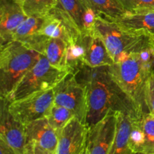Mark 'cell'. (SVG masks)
I'll list each match as a JSON object with an SVG mask.
<instances>
[{
    "mask_svg": "<svg viewBox=\"0 0 154 154\" xmlns=\"http://www.w3.org/2000/svg\"><path fill=\"white\" fill-rule=\"evenodd\" d=\"M45 16L28 17L14 32L12 41H17L26 46L29 45L38 36L42 35L40 30L45 22Z\"/></svg>",
    "mask_w": 154,
    "mask_h": 154,
    "instance_id": "cell-18",
    "label": "cell"
},
{
    "mask_svg": "<svg viewBox=\"0 0 154 154\" xmlns=\"http://www.w3.org/2000/svg\"><path fill=\"white\" fill-rule=\"evenodd\" d=\"M68 44L62 39L52 38L42 35L33 45L32 50L45 56L49 63L60 70L69 72L66 61Z\"/></svg>",
    "mask_w": 154,
    "mask_h": 154,
    "instance_id": "cell-15",
    "label": "cell"
},
{
    "mask_svg": "<svg viewBox=\"0 0 154 154\" xmlns=\"http://www.w3.org/2000/svg\"><path fill=\"white\" fill-rule=\"evenodd\" d=\"M115 114L117 129L109 154H134L129 147V138L132 119L135 117L121 112H115Z\"/></svg>",
    "mask_w": 154,
    "mask_h": 154,
    "instance_id": "cell-17",
    "label": "cell"
},
{
    "mask_svg": "<svg viewBox=\"0 0 154 154\" xmlns=\"http://www.w3.org/2000/svg\"><path fill=\"white\" fill-rule=\"evenodd\" d=\"M42 54L17 41L1 46L0 95L8 99L26 74L38 63Z\"/></svg>",
    "mask_w": 154,
    "mask_h": 154,
    "instance_id": "cell-2",
    "label": "cell"
},
{
    "mask_svg": "<svg viewBox=\"0 0 154 154\" xmlns=\"http://www.w3.org/2000/svg\"><path fill=\"white\" fill-rule=\"evenodd\" d=\"M95 31L102 38L114 63H118L150 45L149 37L129 32L110 18L98 14Z\"/></svg>",
    "mask_w": 154,
    "mask_h": 154,
    "instance_id": "cell-4",
    "label": "cell"
},
{
    "mask_svg": "<svg viewBox=\"0 0 154 154\" xmlns=\"http://www.w3.org/2000/svg\"><path fill=\"white\" fill-rule=\"evenodd\" d=\"M87 8L94 11L97 14L111 20L123 16L126 11L116 0H83Z\"/></svg>",
    "mask_w": 154,
    "mask_h": 154,
    "instance_id": "cell-20",
    "label": "cell"
},
{
    "mask_svg": "<svg viewBox=\"0 0 154 154\" xmlns=\"http://www.w3.org/2000/svg\"><path fill=\"white\" fill-rule=\"evenodd\" d=\"M79 41L84 50V65L96 68L110 66L114 63L103 41L96 31L81 34Z\"/></svg>",
    "mask_w": 154,
    "mask_h": 154,
    "instance_id": "cell-13",
    "label": "cell"
},
{
    "mask_svg": "<svg viewBox=\"0 0 154 154\" xmlns=\"http://www.w3.org/2000/svg\"><path fill=\"white\" fill-rule=\"evenodd\" d=\"M149 43H150V45L152 47V48L154 50V34L149 36Z\"/></svg>",
    "mask_w": 154,
    "mask_h": 154,
    "instance_id": "cell-28",
    "label": "cell"
},
{
    "mask_svg": "<svg viewBox=\"0 0 154 154\" xmlns=\"http://www.w3.org/2000/svg\"><path fill=\"white\" fill-rule=\"evenodd\" d=\"M53 90L54 103L70 110L85 124L87 114V89L78 81L75 74L69 72Z\"/></svg>",
    "mask_w": 154,
    "mask_h": 154,
    "instance_id": "cell-6",
    "label": "cell"
},
{
    "mask_svg": "<svg viewBox=\"0 0 154 154\" xmlns=\"http://www.w3.org/2000/svg\"><path fill=\"white\" fill-rule=\"evenodd\" d=\"M25 154H55L32 143H26Z\"/></svg>",
    "mask_w": 154,
    "mask_h": 154,
    "instance_id": "cell-26",
    "label": "cell"
},
{
    "mask_svg": "<svg viewBox=\"0 0 154 154\" xmlns=\"http://www.w3.org/2000/svg\"><path fill=\"white\" fill-rule=\"evenodd\" d=\"M113 20L129 32L148 37L154 34V9L126 12L123 16Z\"/></svg>",
    "mask_w": 154,
    "mask_h": 154,
    "instance_id": "cell-16",
    "label": "cell"
},
{
    "mask_svg": "<svg viewBox=\"0 0 154 154\" xmlns=\"http://www.w3.org/2000/svg\"><path fill=\"white\" fill-rule=\"evenodd\" d=\"M26 143L35 144L48 151L56 153L59 132L49 123L46 117L25 125Z\"/></svg>",
    "mask_w": 154,
    "mask_h": 154,
    "instance_id": "cell-14",
    "label": "cell"
},
{
    "mask_svg": "<svg viewBox=\"0 0 154 154\" xmlns=\"http://www.w3.org/2000/svg\"><path fill=\"white\" fill-rule=\"evenodd\" d=\"M54 103V90L37 92L10 102L8 109L11 115L23 125L46 117Z\"/></svg>",
    "mask_w": 154,
    "mask_h": 154,
    "instance_id": "cell-7",
    "label": "cell"
},
{
    "mask_svg": "<svg viewBox=\"0 0 154 154\" xmlns=\"http://www.w3.org/2000/svg\"><path fill=\"white\" fill-rule=\"evenodd\" d=\"M81 154H89V151H88V149H87V146L85 147V148H84V150H83V152L81 153Z\"/></svg>",
    "mask_w": 154,
    "mask_h": 154,
    "instance_id": "cell-29",
    "label": "cell"
},
{
    "mask_svg": "<svg viewBox=\"0 0 154 154\" xmlns=\"http://www.w3.org/2000/svg\"><path fill=\"white\" fill-rule=\"evenodd\" d=\"M0 153L1 154H16L11 147L0 138Z\"/></svg>",
    "mask_w": 154,
    "mask_h": 154,
    "instance_id": "cell-27",
    "label": "cell"
},
{
    "mask_svg": "<svg viewBox=\"0 0 154 154\" xmlns=\"http://www.w3.org/2000/svg\"><path fill=\"white\" fill-rule=\"evenodd\" d=\"M88 129L76 117L59 132L55 154H81L87 144Z\"/></svg>",
    "mask_w": 154,
    "mask_h": 154,
    "instance_id": "cell-11",
    "label": "cell"
},
{
    "mask_svg": "<svg viewBox=\"0 0 154 154\" xmlns=\"http://www.w3.org/2000/svg\"><path fill=\"white\" fill-rule=\"evenodd\" d=\"M69 73L53 66L45 56L41 55L38 63L26 74L7 99L12 102L37 92L54 89Z\"/></svg>",
    "mask_w": 154,
    "mask_h": 154,
    "instance_id": "cell-5",
    "label": "cell"
},
{
    "mask_svg": "<svg viewBox=\"0 0 154 154\" xmlns=\"http://www.w3.org/2000/svg\"><path fill=\"white\" fill-rule=\"evenodd\" d=\"M57 6L63 11L73 22L81 34L84 33V21L89 8L83 0H57Z\"/></svg>",
    "mask_w": 154,
    "mask_h": 154,
    "instance_id": "cell-19",
    "label": "cell"
},
{
    "mask_svg": "<svg viewBox=\"0 0 154 154\" xmlns=\"http://www.w3.org/2000/svg\"><path fill=\"white\" fill-rule=\"evenodd\" d=\"M40 33L48 38L62 39L68 45L76 42L81 35L70 18L57 5L45 16Z\"/></svg>",
    "mask_w": 154,
    "mask_h": 154,
    "instance_id": "cell-10",
    "label": "cell"
},
{
    "mask_svg": "<svg viewBox=\"0 0 154 154\" xmlns=\"http://www.w3.org/2000/svg\"><path fill=\"white\" fill-rule=\"evenodd\" d=\"M113 79L130 98L138 115L149 113L145 103V85L147 78L153 71L140 60L137 53H133L118 63L108 66Z\"/></svg>",
    "mask_w": 154,
    "mask_h": 154,
    "instance_id": "cell-3",
    "label": "cell"
},
{
    "mask_svg": "<svg viewBox=\"0 0 154 154\" xmlns=\"http://www.w3.org/2000/svg\"><path fill=\"white\" fill-rule=\"evenodd\" d=\"M145 103L148 112L154 117V72L150 73L146 81Z\"/></svg>",
    "mask_w": 154,
    "mask_h": 154,
    "instance_id": "cell-25",
    "label": "cell"
},
{
    "mask_svg": "<svg viewBox=\"0 0 154 154\" xmlns=\"http://www.w3.org/2000/svg\"><path fill=\"white\" fill-rule=\"evenodd\" d=\"M27 17L17 0H0L1 46L11 42L14 32Z\"/></svg>",
    "mask_w": 154,
    "mask_h": 154,
    "instance_id": "cell-12",
    "label": "cell"
},
{
    "mask_svg": "<svg viewBox=\"0 0 154 154\" xmlns=\"http://www.w3.org/2000/svg\"><path fill=\"white\" fill-rule=\"evenodd\" d=\"M139 123L144 134L141 153L154 154V117L150 113H144L139 116Z\"/></svg>",
    "mask_w": 154,
    "mask_h": 154,
    "instance_id": "cell-22",
    "label": "cell"
},
{
    "mask_svg": "<svg viewBox=\"0 0 154 154\" xmlns=\"http://www.w3.org/2000/svg\"><path fill=\"white\" fill-rule=\"evenodd\" d=\"M10 101L1 97L0 138L13 148L16 154H25L26 146L25 125L17 120L8 109Z\"/></svg>",
    "mask_w": 154,
    "mask_h": 154,
    "instance_id": "cell-8",
    "label": "cell"
},
{
    "mask_svg": "<svg viewBox=\"0 0 154 154\" xmlns=\"http://www.w3.org/2000/svg\"><path fill=\"white\" fill-rule=\"evenodd\" d=\"M75 75L87 89V114L85 124L87 129L111 112L139 117L130 98L112 78L108 66L92 68L83 65Z\"/></svg>",
    "mask_w": 154,
    "mask_h": 154,
    "instance_id": "cell-1",
    "label": "cell"
},
{
    "mask_svg": "<svg viewBox=\"0 0 154 154\" xmlns=\"http://www.w3.org/2000/svg\"><path fill=\"white\" fill-rule=\"evenodd\" d=\"M27 17L45 16L57 7V0H17Z\"/></svg>",
    "mask_w": 154,
    "mask_h": 154,
    "instance_id": "cell-21",
    "label": "cell"
},
{
    "mask_svg": "<svg viewBox=\"0 0 154 154\" xmlns=\"http://www.w3.org/2000/svg\"><path fill=\"white\" fill-rule=\"evenodd\" d=\"M117 129V117L111 112L88 129L87 146L89 154H109Z\"/></svg>",
    "mask_w": 154,
    "mask_h": 154,
    "instance_id": "cell-9",
    "label": "cell"
},
{
    "mask_svg": "<svg viewBox=\"0 0 154 154\" xmlns=\"http://www.w3.org/2000/svg\"><path fill=\"white\" fill-rule=\"evenodd\" d=\"M75 117V115L70 110L54 103L47 114L46 118L50 124L59 132Z\"/></svg>",
    "mask_w": 154,
    "mask_h": 154,
    "instance_id": "cell-23",
    "label": "cell"
},
{
    "mask_svg": "<svg viewBox=\"0 0 154 154\" xmlns=\"http://www.w3.org/2000/svg\"><path fill=\"white\" fill-rule=\"evenodd\" d=\"M126 12L154 9V0H116Z\"/></svg>",
    "mask_w": 154,
    "mask_h": 154,
    "instance_id": "cell-24",
    "label": "cell"
},
{
    "mask_svg": "<svg viewBox=\"0 0 154 154\" xmlns=\"http://www.w3.org/2000/svg\"><path fill=\"white\" fill-rule=\"evenodd\" d=\"M134 154H144V153H134Z\"/></svg>",
    "mask_w": 154,
    "mask_h": 154,
    "instance_id": "cell-30",
    "label": "cell"
}]
</instances>
